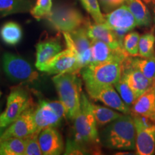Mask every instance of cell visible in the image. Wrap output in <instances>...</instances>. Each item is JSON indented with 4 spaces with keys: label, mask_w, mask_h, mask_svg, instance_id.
<instances>
[{
    "label": "cell",
    "mask_w": 155,
    "mask_h": 155,
    "mask_svg": "<svg viewBox=\"0 0 155 155\" xmlns=\"http://www.w3.org/2000/svg\"><path fill=\"white\" fill-rule=\"evenodd\" d=\"M136 130V154L152 155L155 152V128L145 129L134 124Z\"/></svg>",
    "instance_id": "obj_18"
},
{
    "label": "cell",
    "mask_w": 155,
    "mask_h": 155,
    "mask_svg": "<svg viewBox=\"0 0 155 155\" xmlns=\"http://www.w3.org/2000/svg\"><path fill=\"white\" fill-rule=\"evenodd\" d=\"M26 137H8L0 139V155H25Z\"/></svg>",
    "instance_id": "obj_23"
},
{
    "label": "cell",
    "mask_w": 155,
    "mask_h": 155,
    "mask_svg": "<svg viewBox=\"0 0 155 155\" xmlns=\"http://www.w3.org/2000/svg\"><path fill=\"white\" fill-rule=\"evenodd\" d=\"M45 19L54 30L61 32H71L87 25L86 19L76 7L67 4L53 6Z\"/></svg>",
    "instance_id": "obj_5"
},
{
    "label": "cell",
    "mask_w": 155,
    "mask_h": 155,
    "mask_svg": "<svg viewBox=\"0 0 155 155\" xmlns=\"http://www.w3.org/2000/svg\"><path fill=\"white\" fill-rule=\"evenodd\" d=\"M53 6V0H37L31 9L30 14L34 18L40 20L48 16Z\"/></svg>",
    "instance_id": "obj_31"
},
{
    "label": "cell",
    "mask_w": 155,
    "mask_h": 155,
    "mask_svg": "<svg viewBox=\"0 0 155 155\" xmlns=\"http://www.w3.org/2000/svg\"><path fill=\"white\" fill-rule=\"evenodd\" d=\"M0 38L8 45H16L22 38V30L18 23L9 21L0 28Z\"/></svg>",
    "instance_id": "obj_22"
},
{
    "label": "cell",
    "mask_w": 155,
    "mask_h": 155,
    "mask_svg": "<svg viewBox=\"0 0 155 155\" xmlns=\"http://www.w3.org/2000/svg\"><path fill=\"white\" fill-rule=\"evenodd\" d=\"M86 89L89 96L93 100L99 101L106 106L121 112L122 114H131V108L123 101L119 93L114 89V85L86 87Z\"/></svg>",
    "instance_id": "obj_11"
},
{
    "label": "cell",
    "mask_w": 155,
    "mask_h": 155,
    "mask_svg": "<svg viewBox=\"0 0 155 155\" xmlns=\"http://www.w3.org/2000/svg\"><path fill=\"white\" fill-rule=\"evenodd\" d=\"M152 12H153V15H154V21L155 23V5H153L152 6Z\"/></svg>",
    "instance_id": "obj_37"
},
{
    "label": "cell",
    "mask_w": 155,
    "mask_h": 155,
    "mask_svg": "<svg viewBox=\"0 0 155 155\" xmlns=\"http://www.w3.org/2000/svg\"><path fill=\"white\" fill-rule=\"evenodd\" d=\"M75 139L84 144L91 152H98L100 144V136L98 131L94 114L93 113L91 101L84 93L82 92L81 107L73 119Z\"/></svg>",
    "instance_id": "obj_2"
},
{
    "label": "cell",
    "mask_w": 155,
    "mask_h": 155,
    "mask_svg": "<svg viewBox=\"0 0 155 155\" xmlns=\"http://www.w3.org/2000/svg\"><path fill=\"white\" fill-rule=\"evenodd\" d=\"M121 77L128 83L137 98L146 92L154 83L147 78L139 70L128 63L126 60L123 63Z\"/></svg>",
    "instance_id": "obj_13"
},
{
    "label": "cell",
    "mask_w": 155,
    "mask_h": 155,
    "mask_svg": "<svg viewBox=\"0 0 155 155\" xmlns=\"http://www.w3.org/2000/svg\"><path fill=\"white\" fill-rule=\"evenodd\" d=\"M34 110L32 106H30L23 111L17 119L7 127L1 139L8 137L25 138L38 130L35 123Z\"/></svg>",
    "instance_id": "obj_12"
},
{
    "label": "cell",
    "mask_w": 155,
    "mask_h": 155,
    "mask_svg": "<svg viewBox=\"0 0 155 155\" xmlns=\"http://www.w3.org/2000/svg\"><path fill=\"white\" fill-rule=\"evenodd\" d=\"M155 36L152 32L140 36L139 42V55L141 58H150L155 55Z\"/></svg>",
    "instance_id": "obj_27"
},
{
    "label": "cell",
    "mask_w": 155,
    "mask_h": 155,
    "mask_svg": "<svg viewBox=\"0 0 155 155\" xmlns=\"http://www.w3.org/2000/svg\"><path fill=\"white\" fill-rule=\"evenodd\" d=\"M101 144L111 150L131 151L136 149V130L131 114H123L99 134Z\"/></svg>",
    "instance_id": "obj_1"
},
{
    "label": "cell",
    "mask_w": 155,
    "mask_h": 155,
    "mask_svg": "<svg viewBox=\"0 0 155 155\" xmlns=\"http://www.w3.org/2000/svg\"><path fill=\"white\" fill-rule=\"evenodd\" d=\"M62 50V45L56 39H49L38 42L36 45L35 66L37 68H40Z\"/></svg>",
    "instance_id": "obj_19"
},
{
    "label": "cell",
    "mask_w": 155,
    "mask_h": 155,
    "mask_svg": "<svg viewBox=\"0 0 155 155\" xmlns=\"http://www.w3.org/2000/svg\"><path fill=\"white\" fill-rule=\"evenodd\" d=\"M3 69L7 76L15 82H32L39 75L30 63L20 56L5 53L2 57Z\"/></svg>",
    "instance_id": "obj_7"
},
{
    "label": "cell",
    "mask_w": 155,
    "mask_h": 155,
    "mask_svg": "<svg viewBox=\"0 0 155 155\" xmlns=\"http://www.w3.org/2000/svg\"><path fill=\"white\" fill-rule=\"evenodd\" d=\"M63 34L67 48L72 49L77 55L81 70L91 63V40L87 33L86 27Z\"/></svg>",
    "instance_id": "obj_8"
},
{
    "label": "cell",
    "mask_w": 155,
    "mask_h": 155,
    "mask_svg": "<svg viewBox=\"0 0 155 155\" xmlns=\"http://www.w3.org/2000/svg\"><path fill=\"white\" fill-rule=\"evenodd\" d=\"M128 0H98L100 7L106 14L109 13L121 5H126Z\"/></svg>",
    "instance_id": "obj_34"
},
{
    "label": "cell",
    "mask_w": 155,
    "mask_h": 155,
    "mask_svg": "<svg viewBox=\"0 0 155 155\" xmlns=\"http://www.w3.org/2000/svg\"><path fill=\"white\" fill-rule=\"evenodd\" d=\"M63 154L67 155L89 154H91V151L86 146L75 139H67Z\"/></svg>",
    "instance_id": "obj_32"
},
{
    "label": "cell",
    "mask_w": 155,
    "mask_h": 155,
    "mask_svg": "<svg viewBox=\"0 0 155 155\" xmlns=\"http://www.w3.org/2000/svg\"><path fill=\"white\" fill-rule=\"evenodd\" d=\"M87 33L91 40H98L104 42L115 50H124L123 42L119 40L115 32L105 23H91L88 22L86 25Z\"/></svg>",
    "instance_id": "obj_15"
},
{
    "label": "cell",
    "mask_w": 155,
    "mask_h": 155,
    "mask_svg": "<svg viewBox=\"0 0 155 155\" xmlns=\"http://www.w3.org/2000/svg\"><path fill=\"white\" fill-rule=\"evenodd\" d=\"M40 130H37L26 137V147L25 155H42V152L39 143Z\"/></svg>",
    "instance_id": "obj_33"
},
{
    "label": "cell",
    "mask_w": 155,
    "mask_h": 155,
    "mask_svg": "<svg viewBox=\"0 0 155 155\" xmlns=\"http://www.w3.org/2000/svg\"><path fill=\"white\" fill-rule=\"evenodd\" d=\"M126 5L135 17L137 26L149 27L152 25V15L143 0H128Z\"/></svg>",
    "instance_id": "obj_21"
},
{
    "label": "cell",
    "mask_w": 155,
    "mask_h": 155,
    "mask_svg": "<svg viewBox=\"0 0 155 155\" xmlns=\"http://www.w3.org/2000/svg\"><path fill=\"white\" fill-rule=\"evenodd\" d=\"M33 7L31 0H0V14L9 15L30 12Z\"/></svg>",
    "instance_id": "obj_25"
},
{
    "label": "cell",
    "mask_w": 155,
    "mask_h": 155,
    "mask_svg": "<svg viewBox=\"0 0 155 155\" xmlns=\"http://www.w3.org/2000/svg\"><path fill=\"white\" fill-rule=\"evenodd\" d=\"M30 106L32 100L26 89L21 86L12 88L7 96L5 109L0 113V125L7 129Z\"/></svg>",
    "instance_id": "obj_6"
},
{
    "label": "cell",
    "mask_w": 155,
    "mask_h": 155,
    "mask_svg": "<svg viewBox=\"0 0 155 155\" xmlns=\"http://www.w3.org/2000/svg\"><path fill=\"white\" fill-rule=\"evenodd\" d=\"M49 75H58L66 73L81 72V68L75 52L67 48L52 58L38 69Z\"/></svg>",
    "instance_id": "obj_9"
},
{
    "label": "cell",
    "mask_w": 155,
    "mask_h": 155,
    "mask_svg": "<svg viewBox=\"0 0 155 155\" xmlns=\"http://www.w3.org/2000/svg\"><path fill=\"white\" fill-rule=\"evenodd\" d=\"M140 35L137 32L132 31L128 32L123 40V46L128 55L131 57L139 55V42Z\"/></svg>",
    "instance_id": "obj_29"
},
{
    "label": "cell",
    "mask_w": 155,
    "mask_h": 155,
    "mask_svg": "<svg viewBox=\"0 0 155 155\" xmlns=\"http://www.w3.org/2000/svg\"><path fill=\"white\" fill-rule=\"evenodd\" d=\"M48 103L62 119L63 118H66V111H65V106L61 101H48Z\"/></svg>",
    "instance_id": "obj_35"
},
{
    "label": "cell",
    "mask_w": 155,
    "mask_h": 155,
    "mask_svg": "<svg viewBox=\"0 0 155 155\" xmlns=\"http://www.w3.org/2000/svg\"><path fill=\"white\" fill-rule=\"evenodd\" d=\"M38 139L42 154L59 155L64 152L63 138L55 128L42 129L39 134Z\"/></svg>",
    "instance_id": "obj_14"
},
{
    "label": "cell",
    "mask_w": 155,
    "mask_h": 155,
    "mask_svg": "<svg viewBox=\"0 0 155 155\" xmlns=\"http://www.w3.org/2000/svg\"><path fill=\"white\" fill-rule=\"evenodd\" d=\"M115 87L116 90L119 93V94L121 96V98L123 100V101L125 103L129 108L132 106L134 103L137 99L135 94H134L133 91L129 87L128 83L126 82V81L121 76V78L119 81H117L115 84L114 85Z\"/></svg>",
    "instance_id": "obj_28"
},
{
    "label": "cell",
    "mask_w": 155,
    "mask_h": 155,
    "mask_svg": "<svg viewBox=\"0 0 155 155\" xmlns=\"http://www.w3.org/2000/svg\"><path fill=\"white\" fill-rule=\"evenodd\" d=\"M152 115L153 116V117H154V119H155V111H154V114H152Z\"/></svg>",
    "instance_id": "obj_39"
},
{
    "label": "cell",
    "mask_w": 155,
    "mask_h": 155,
    "mask_svg": "<svg viewBox=\"0 0 155 155\" xmlns=\"http://www.w3.org/2000/svg\"><path fill=\"white\" fill-rule=\"evenodd\" d=\"M59 100L66 111V118L73 121L81 107L82 81L75 73L55 75L53 78Z\"/></svg>",
    "instance_id": "obj_3"
},
{
    "label": "cell",
    "mask_w": 155,
    "mask_h": 155,
    "mask_svg": "<svg viewBox=\"0 0 155 155\" xmlns=\"http://www.w3.org/2000/svg\"><path fill=\"white\" fill-rule=\"evenodd\" d=\"M81 5L87 11V12L91 16L96 23H104L105 18L104 15L101 11V7L98 0H79Z\"/></svg>",
    "instance_id": "obj_30"
},
{
    "label": "cell",
    "mask_w": 155,
    "mask_h": 155,
    "mask_svg": "<svg viewBox=\"0 0 155 155\" xmlns=\"http://www.w3.org/2000/svg\"><path fill=\"white\" fill-rule=\"evenodd\" d=\"M2 91H0V97H1V96H2Z\"/></svg>",
    "instance_id": "obj_42"
},
{
    "label": "cell",
    "mask_w": 155,
    "mask_h": 155,
    "mask_svg": "<svg viewBox=\"0 0 155 155\" xmlns=\"http://www.w3.org/2000/svg\"><path fill=\"white\" fill-rule=\"evenodd\" d=\"M153 86H154V91H155V81H154V84H153Z\"/></svg>",
    "instance_id": "obj_41"
},
{
    "label": "cell",
    "mask_w": 155,
    "mask_h": 155,
    "mask_svg": "<svg viewBox=\"0 0 155 155\" xmlns=\"http://www.w3.org/2000/svg\"><path fill=\"white\" fill-rule=\"evenodd\" d=\"M106 26L113 30L118 38L123 40L129 31L137 26V22L127 5H121L104 15Z\"/></svg>",
    "instance_id": "obj_10"
},
{
    "label": "cell",
    "mask_w": 155,
    "mask_h": 155,
    "mask_svg": "<svg viewBox=\"0 0 155 155\" xmlns=\"http://www.w3.org/2000/svg\"><path fill=\"white\" fill-rule=\"evenodd\" d=\"M93 113L94 114L97 125L103 127L111 123L114 120L119 118L123 114L119 113L118 111H114L111 108L97 105L91 102Z\"/></svg>",
    "instance_id": "obj_26"
},
{
    "label": "cell",
    "mask_w": 155,
    "mask_h": 155,
    "mask_svg": "<svg viewBox=\"0 0 155 155\" xmlns=\"http://www.w3.org/2000/svg\"><path fill=\"white\" fill-rule=\"evenodd\" d=\"M91 63H102L116 58L126 60L129 56L125 50H115L98 40H91Z\"/></svg>",
    "instance_id": "obj_17"
},
{
    "label": "cell",
    "mask_w": 155,
    "mask_h": 155,
    "mask_svg": "<svg viewBox=\"0 0 155 155\" xmlns=\"http://www.w3.org/2000/svg\"><path fill=\"white\" fill-rule=\"evenodd\" d=\"M155 111V91L153 85L146 92L139 96L131 106V113L152 115Z\"/></svg>",
    "instance_id": "obj_20"
},
{
    "label": "cell",
    "mask_w": 155,
    "mask_h": 155,
    "mask_svg": "<svg viewBox=\"0 0 155 155\" xmlns=\"http://www.w3.org/2000/svg\"><path fill=\"white\" fill-rule=\"evenodd\" d=\"M126 61L136 68L150 81H155V55L150 58H137L129 56Z\"/></svg>",
    "instance_id": "obj_24"
},
{
    "label": "cell",
    "mask_w": 155,
    "mask_h": 155,
    "mask_svg": "<svg viewBox=\"0 0 155 155\" xmlns=\"http://www.w3.org/2000/svg\"><path fill=\"white\" fill-rule=\"evenodd\" d=\"M5 129H5V128L2 127L1 125H0V139H1L2 136L4 131H5Z\"/></svg>",
    "instance_id": "obj_36"
},
{
    "label": "cell",
    "mask_w": 155,
    "mask_h": 155,
    "mask_svg": "<svg viewBox=\"0 0 155 155\" xmlns=\"http://www.w3.org/2000/svg\"><path fill=\"white\" fill-rule=\"evenodd\" d=\"M152 2H153L152 5H155V0H152Z\"/></svg>",
    "instance_id": "obj_40"
},
{
    "label": "cell",
    "mask_w": 155,
    "mask_h": 155,
    "mask_svg": "<svg viewBox=\"0 0 155 155\" xmlns=\"http://www.w3.org/2000/svg\"><path fill=\"white\" fill-rule=\"evenodd\" d=\"M34 119L37 129L40 131L46 128H56L62 121L48 101L44 100H40L38 107L34 110Z\"/></svg>",
    "instance_id": "obj_16"
},
{
    "label": "cell",
    "mask_w": 155,
    "mask_h": 155,
    "mask_svg": "<svg viewBox=\"0 0 155 155\" xmlns=\"http://www.w3.org/2000/svg\"><path fill=\"white\" fill-rule=\"evenodd\" d=\"M145 4H153L152 0H143Z\"/></svg>",
    "instance_id": "obj_38"
},
{
    "label": "cell",
    "mask_w": 155,
    "mask_h": 155,
    "mask_svg": "<svg viewBox=\"0 0 155 155\" xmlns=\"http://www.w3.org/2000/svg\"><path fill=\"white\" fill-rule=\"evenodd\" d=\"M125 60L116 58L102 63H91L81 71L85 87L114 85L121 78Z\"/></svg>",
    "instance_id": "obj_4"
}]
</instances>
